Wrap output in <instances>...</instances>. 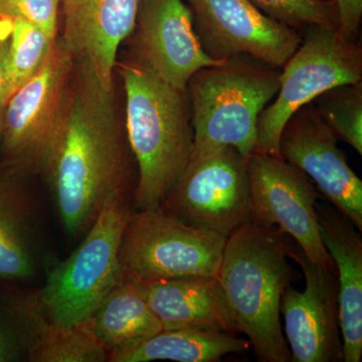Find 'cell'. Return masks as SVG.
I'll return each mask as SVG.
<instances>
[{
  "mask_svg": "<svg viewBox=\"0 0 362 362\" xmlns=\"http://www.w3.org/2000/svg\"><path fill=\"white\" fill-rule=\"evenodd\" d=\"M113 90L105 89L88 62L76 59L47 176L64 230L75 239L105 207L134 204V156Z\"/></svg>",
  "mask_w": 362,
  "mask_h": 362,
  "instance_id": "6da1fadb",
  "label": "cell"
},
{
  "mask_svg": "<svg viewBox=\"0 0 362 362\" xmlns=\"http://www.w3.org/2000/svg\"><path fill=\"white\" fill-rule=\"evenodd\" d=\"M125 130L137 166L134 206H160L192 160L194 133L187 90H180L135 58L120 65Z\"/></svg>",
  "mask_w": 362,
  "mask_h": 362,
  "instance_id": "7a4b0ae2",
  "label": "cell"
},
{
  "mask_svg": "<svg viewBox=\"0 0 362 362\" xmlns=\"http://www.w3.org/2000/svg\"><path fill=\"white\" fill-rule=\"evenodd\" d=\"M286 235L250 221L226 237L218 280L235 332L264 362H290L281 301L293 280Z\"/></svg>",
  "mask_w": 362,
  "mask_h": 362,
  "instance_id": "3957f363",
  "label": "cell"
},
{
  "mask_svg": "<svg viewBox=\"0 0 362 362\" xmlns=\"http://www.w3.org/2000/svg\"><path fill=\"white\" fill-rule=\"evenodd\" d=\"M281 69L247 56L232 57L195 71L187 85L194 133L192 160L225 146L249 159L262 111L280 88Z\"/></svg>",
  "mask_w": 362,
  "mask_h": 362,
  "instance_id": "277c9868",
  "label": "cell"
},
{
  "mask_svg": "<svg viewBox=\"0 0 362 362\" xmlns=\"http://www.w3.org/2000/svg\"><path fill=\"white\" fill-rule=\"evenodd\" d=\"M75 59L61 37L40 70L7 100L0 139V170L47 178L61 129Z\"/></svg>",
  "mask_w": 362,
  "mask_h": 362,
  "instance_id": "5b68a950",
  "label": "cell"
},
{
  "mask_svg": "<svg viewBox=\"0 0 362 362\" xmlns=\"http://www.w3.org/2000/svg\"><path fill=\"white\" fill-rule=\"evenodd\" d=\"M130 206L113 204L97 216L80 246L47 274L33 295L47 318L65 326H84L123 278L121 237Z\"/></svg>",
  "mask_w": 362,
  "mask_h": 362,
  "instance_id": "8992f818",
  "label": "cell"
},
{
  "mask_svg": "<svg viewBox=\"0 0 362 362\" xmlns=\"http://www.w3.org/2000/svg\"><path fill=\"white\" fill-rule=\"evenodd\" d=\"M226 237L194 228L160 207L138 209L126 221L119 262L124 276L142 283L216 278Z\"/></svg>",
  "mask_w": 362,
  "mask_h": 362,
  "instance_id": "52a82bcc",
  "label": "cell"
},
{
  "mask_svg": "<svg viewBox=\"0 0 362 362\" xmlns=\"http://www.w3.org/2000/svg\"><path fill=\"white\" fill-rule=\"evenodd\" d=\"M301 35L299 47L281 69L275 101L267 105L259 117L254 153L280 156L281 132L298 109L331 88L362 82L358 40L346 42L325 26H312Z\"/></svg>",
  "mask_w": 362,
  "mask_h": 362,
  "instance_id": "ba28073f",
  "label": "cell"
},
{
  "mask_svg": "<svg viewBox=\"0 0 362 362\" xmlns=\"http://www.w3.org/2000/svg\"><path fill=\"white\" fill-rule=\"evenodd\" d=\"M159 207L188 226L228 237L251 221L247 159L225 146L190 161Z\"/></svg>",
  "mask_w": 362,
  "mask_h": 362,
  "instance_id": "9c48e42d",
  "label": "cell"
},
{
  "mask_svg": "<svg viewBox=\"0 0 362 362\" xmlns=\"http://www.w3.org/2000/svg\"><path fill=\"white\" fill-rule=\"evenodd\" d=\"M247 175L251 221L274 226L294 240L313 263L335 269L321 239L316 213L319 195L308 176L280 156L266 153L252 154Z\"/></svg>",
  "mask_w": 362,
  "mask_h": 362,
  "instance_id": "30bf717a",
  "label": "cell"
},
{
  "mask_svg": "<svg viewBox=\"0 0 362 362\" xmlns=\"http://www.w3.org/2000/svg\"><path fill=\"white\" fill-rule=\"evenodd\" d=\"M204 52L214 61L247 54L282 69L301 33L273 20L251 0H185Z\"/></svg>",
  "mask_w": 362,
  "mask_h": 362,
  "instance_id": "8fae6325",
  "label": "cell"
},
{
  "mask_svg": "<svg viewBox=\"0 0 362 362\" xmlns=\"http://www.w3.org/2000/svg\"><path fill=\"white\" fill-rule=\"evenodd\" d=\"M287 254L301 267L304 291L292 285L281 301L285 337L293 362H343L337 268L313 263L286 235Z\"/></svg>",
  "mask_w": 362,
  "mask_h": 362,
  "instance_id": "7c38bea8",
  "label": "cell"
},
{
  "mask_svg": "<svg viewBox=\"0 0 362 362\" xmlns=\"http://www.w3.org/2000/svg\"><path fill=\"white\" fill-rule=\"evenodd\" d=\"M337 141L313 105L307 104L283 127L279 156L303 171L330 204L361 232L362 181Z\"/></svg>",
  "mask_w": 362,
  "mask_h": 362,
  "instance_id": "4fadbf2b",
  "label": "cell"
},
{
  "mask_svg": "<svg viewBox=\"0 0 362 362\" xmlns=\"http://www.w3.org/2000/svg\"><path fill=\"white\" fill-rule=\"evenodd\" d=\"M133 58L180 90L204 66L218 65L202 49L185 0H140Z\"/></svg>",
  "mask_w": 362,
  "mask_h": 362,
  "instance_id": "5bb4252c",
  "label": "cell"
},
{
  "mask_svg": "<svg viewBox=\"0 0 362 362\" xmlns=\"http://www.w3.org/2000/svg\"><path fill=\"white\" fill-rule=\"evenodd\" d=\"M140 0H64L61 40L74 59H85L105 89L113 90L117 52L131 37Z\"/></svg>",
  "mask_w": 362,
  "mask_h": 362,
  "instance_id": "9a60e30c",
  "label": "cell"
},
{
  "mask_svg": "<svg viewBox=\"0 0 362 362\" xmlns=\"http://www.w3.org/2000/svg\"><path fill=\"white\" fill-rule=\"evenodd\" d=\"M324 246L337 268L343 362L362 358V239L361 230L332 204L316 202Z\"/></svg>",
  "mask_w": 362,
  "mask_h": 362,
  "instance_id": "2e32d148",
  "label": "cell"
},
{
  "mask_svg": "<svg viewBox=\"0 0 362 362\" xmlns=\"http://www.w3.org/2000/svg\"><path fill=\"white\" fill-rule=\"evenodd\" d=\"M26 178L0 170V281L28 282L39 273L37 204Z\"/></svg>",
  "mask_w": 362,
  "mask_h": 362,
  "instance_id": "e0dca14e",
  "label": "cell"
},
{
  "mask_svg": "<svg viewBox=\"0 0 362 362\" xmlns=\"http://www.w3.org/2000/svg\"><path fill=\"white\" fill-rule=\"evenodd\" d=\"M150 308L162 329L235 332L216 278L143 283Z\"/></svg>",
  "mask_w": 362,
  "mask_h": 362,
  "instance_id": "ac0fdd59",
  "label": "cell"
},
{
  "mask_svg": "<svg viewBox=\"0 0 362 362\" xmlns=\"http://www.w3.org/2000/svg\"><path fill=\"white\" fill-rule=\"evenodd\" d=\"M25 343V359L32 362L108 361L106 349L85 326H65L40 311L35 298L16 297L7 302Z\"/></svg>",
  "mask_w": 362,
  "mask_h": 362,
  "instance_id": "d6986e66",
  "label": "cell"
},
{
  "mask_svg": "<svg viewBox=\"0 0 362 362\" xmlns=\"http://www.w3.org/2000/svg\"><path fill=\"white\" fill-rule=\"evenodd\" d=\"M84 326L106 349L109 358L134 349L163 330L150 308L144 284L126 276Z\"/></svg>",
  "mask_w": 362,
  "mask_h": 362,
  "instance_id": "ffe728a7",
  "label": "cell"
},
{
  "mask_svg": "<svg viewBox=\"0 0 362 362\" xmlns=\"http://www.w3.org/2000/svg\"><path fill=\"white\" fill-rule=\"evenodd\" d=\"M247 340L216 329L161 330L134 349L111 356L112 362H216L230 354H244Z\"/></svg>",
  "mask_w": 362,
  "mask_h": 362,
  "instance_id": "44dd1931",
  "label": "cell"
},
{
  "mask_svg": "<svg viewBox=\"0 0 362 362\" xmlns=\"http://www.w3.org/2000/svg\"><path fill=\"white\" fill-rule=\"evenodd\" d=\"M57 37L23 20L13 21L4 87L7 99L40 70Z\"/></svg>",
  "mask_w": 362,
  "mask_h": 362,
  "instance_id": "7402d4cb",
  "label": "cell"
},
{
  "mask_svg": "<svg viewBox=\"0 0 362 362\" xmlns=\"http://www.w3.org/2000/svg\"><path fill=\"white\" fill-rule=\"evenodd\" d=\"M312 105L337 140L362 156V82L331 88Z\"/></svg>",
  "mask_w": 362,
  "mask_h": 362,
  "instance_id": "603a6c76",
  "label": "cell"
},
{
  "mask_svg": "<svg viewBox=\"0 0 362 362\" xmlns=\"http://www.w3.org/2000/svg\"><path fill=\"white\" fill-rule=\"evenodd\" d=\"M259 11L273 20L300 33L312 26L339 28V13L335 0H251Z\"/></svg>",
  "mask_w": 362,
  "mask_h": 362,
  "instance_id": "cb8c5ba5",
  "label": "cell"
},
{
  "mask_svg": "<svg viewBox=\"0 0 362 362\" xmlns=\"http://www.w3.org/2000/svg\"><path fill=\"white\" fill-rule=\"evenodd\" d=\"M61 0H0V18L23 20L57 37Z\"/></svg>",
  "mask_w": 362,
  "mask_h": 362,
  "instance_id": "d4e9b609",
  "label": "cell"
},
{
  "mask_svg": "<svg viewBox=\"0 0 362 362\" xmlns=\"http://www.w3.org/2000/svg\"><path fill=\"white\" fill-rule=\"evenodd\" d=\"M25 358V344L20 327L7 306L0 309V362Z\"/></svg>",
  "mask_w": 362,
  "mask_h": 362,
  "instance_id": "484cf974",
  "label": "cell"
},
{
  "mask_svg": "<svg viewBox=\"0 0 362 362\" xmlns=\"http://www.w3.org/2000/svg\"><path fill=\"white\" fill-rule=\"evenodd\" d=\"M339 13L337 33L346 42L358 40L362 18V0H335Z\"/></svg>",
  "mask_w": 362,
  "mask_h": 362,
  "instance_id": "4316f807",
  "label": "cell"
},
{
  "mask_svg": "<svg viewBox=\"0 0 362 362\" xmlns=\"http://www.w3.org/2000/svg\"><path fill=\"white\" fill-rule=\"evenodd\" d=\"M11 33H13V21L0 18V88L4 85Z\"/></svg>",
  "mask_w": 362,
  "mask_h": 362,
  "instance_id": "83f0119b",
  "label": "cell"
},
{
  "mask_svg": "<svg viewBox=\"0 0 362 362\" xmlns=\"http://www.w3.org/2000/svg\"><path fill=\"white\" fill-rule=\"evenodd\" d=\"M7 97L4 87L0 88V139H1L2 124H4V111L7 103Z\"/></svg>",
  "mask_w": 362,
  "mask_h": 362,
  "instance_id": "f1b7e54d",
  "label": "cell"
}]
</instances>
